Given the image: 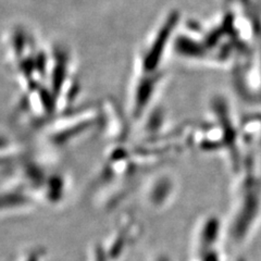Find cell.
I'll list each match as a JSON object with an SVG mask.
<instances>
[{
	"mask_svg": "<svg viewBox=\"0 0 261 261\" xmlns=\"http://www.w3.org/2000/svg\"><path fill=\"white\" fill-rule=\"evenodd\" d=\"M97 112L93 109L83 110L77 114H71L69 117L59 120L60 123H56L55 126L50 125L48 132V142L54 147L67 146L77 141L76 138L83 136L88 129L96 125V121L99 120Z\"/></svg>",
	"mask_w": 261,
	"mask_h": 261,
	"instance_id": "1",
	"label": "cell"
},
{
	"mask_svg": "<svg viewBox=\"0 0 261 261\" xmlns=\"http://www.w3.org/2000/svg\"><path fill=\"white\" fill-rule=\"evenodd\" d=\"M36 202L35 196L16 179L0 186V217L28 211Z\"/></svg>",
	"mask_w": 261,
	"mask_h": 261,
	"instance_id": "2",
	"label": "cell"
},
{
	"mask_svg": "<svg viewBox=\"0 0 261 261\" xmlns=\"http://www.w3.org/2000/svg\"><path fill=\"white\" fill-rule=\"evenodd\" d=\"M138 234V228L133 220L122 222L118 228L114 230L111 238L103 244L106 252L111 260H118L120 257L123 256L126 249L130 247Z\"/></svg>",
	"mask_w": 261,
	"mask_h": 261,
	"instance_id": "3",
	"label": "cell"
},
{
	"mask_svg": "<svg viewBox=\"0 0 261 261\" xmlns=\"http://www.w3.org/2000/svg\"><path fill=\"white\" fill-rule=\"evenodd\" d=\"M171 182L167 176L154 175L147 178L142 189V201L144 205L153 210H158L165 206Z\"/></svg>",
	"mask_w": 261,
	"mask_h": 261,
	"instance_id": "4",
	"label": "cell"
},
{
	"mask_svg": "<svg viewBox=\"0 0 261 261\" xmlns=\"http://www.w3.org/2000/svg\"><path fill=\"white\" fill-rule=\"evenodd\" d=\"M45 256V248L40 246H35L22 251V254L16 258L15 261H43Z\"/></svg>",
	"mask_w": 261,
	"mask_h": 261,
	"instance_id": "5",
	"label": "cell"
},
{
	"mask_svg": "<svg viewBox=\"0 0 261 261\" xmlns=\"http://www.w3.org/2000/svg\"><path fill=\"white\" fill-rule=\"evenodd\" d=\"M89 252H91V261H110L103 244L94 245Z\"/></svg>",
	"mask_w": 261,
	"mask_h": 261,
	"instance_id": "6",
	"label": "cell"
},
{
	"mask_svg": "<svg viewBox=\"0 0 261 261\" xmlns=\"http://www.w3.org/2000/svg\"><path fill=\"white\" fill-rule=\"evenodd\" d=\"M10 147H11L10 141H8V138L6 136L0 134V152L8 149V148H10Z\"/></svg>",
	"mask_w": 261,
	"mask_h": 261,
	"instance_id": "7",
	"label": "cell"
},
{
	"mask_svg": "<svg viewBox=\"0 0 261 261\" xmlns=\"http://www.w3.org/2000/svg\"><path fill=\"white\" fill-rule=\"evenodd\" d=\"M149 261H170L169 259H168V257H166L165 255H162V254H157V255H154V256H152L151 258H150V260Z\"/></svg>",
	"mask_w": 261,
	"mask_h": 261,
	"instance_id": "8",
	"label": "cell"
}]
</instances>
